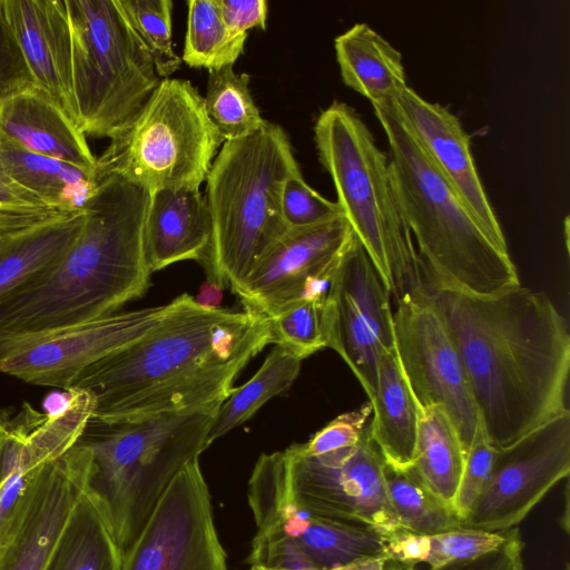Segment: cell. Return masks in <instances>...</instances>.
<instances>
[{
  "instance_id": "1",
  "label": "cell",
  "mask_w": 570,
  "mask_h": 570,
  "mask_svg": "<svg viewBox=\"0 0 570 570\" xmlns=\"http://www.w3.org/2000/svg\"><path fill=\"white\" fill-rule=\"evenodd\" d=\"M419 287L450 331L493 448L568 409L570 334L544 292L520 284L479 295L426 275Z\"/></svg>"
},
{
  "instance_id": "2",
  "label": "cell",
  "mask_w": 570,
  "mask_h": 570,
  "mask_svg": "<svg viewBox=\"0 0 570 570\" xmlns=\"http://www.w3.org/2000/svg\"><path fill=\"white\" fill-rule=\"evenodd\" d=\"M153 331L88 367L72 387L95 400L90 421L178 412L224 402L242 368L268 343L267 317L205 308L183 294Z\"/></svg>"
},
{
  "instance_id": "3",
  "label": "cell",
  "mask_w": 570,
  "mask_h": 570,
  "mask_svg": "<svg viewBox=\"0 0 570 570\" xmlns=\"http://www.w3.org/2000/svg\"><path fill=\"white\" fill-rule=\"evenodd\" d=\"M150 193L116 175L99 178L68 252L0 305V337L56 330L117 313L149 285L142 245Z\"/></svg>"
},
{
  "instance_id": "4",
  "label": "cell",
  "mask_w": 570,
  "mask_h": 570,
  "mask_svg": "<svg viewBox=\"0 0 570 570\" xmlns=\"http://www.w3.org/2000/svg\"><path fill=\"white\" fill-rule=\"evenodd\" d=\"M373 108L387 138L392 188L417 245L421 275L479 295L520 285L508 247L497 244L469 213L404 125L394 101Z\"/></svg>"
},
{
  "instance_id": "5",
  "label": "cell",
  "mask_w": 570,
  "mask_h": 570,
  "mask_svg": "<svg viewBox=\"0 0 570 570\" xmlns=\"http://www.w3.org/2000/svg\"><path fill=\"white\" fill-rule=\"evenodd\" d=\"M223 402L178 412L96 423L83 492L122 554L130 548L175 475L208 446Z\"/></svg>"
},
{
  "instance_id": "6",
  "label": "cell",
  "mask_w": 570,
  "mask_h": 570,
  "mask_svg": "<svg viewBox=\"0 0 570 570\" xmlns=\"http://www.w3.org/2000/svg\"><path fill=\"white\" fill-rule=\"evenodd\" d=\"M287 132L267 121L257 132L224 141L206 178L212 233L202 264L208 281L234 293L288 229L285 181L299 174Z\"/></svg>"
},
{
  "instance_id": "7",
  "label": "cell",
  "mask_w": 570,
  "mask_h": 570,
  "mask_svg": "<svg viewBox=\"0 0 570 570\" xmlns=\"http://www.w3.org/2000/svg\"><path fill=\"white\" fill-rule=\"evenodd\" d=\"M318 159L331 176L336 203L392 296L421 284L419 256L399 212L387 156L348 105L334 101L317 117Z\"/></svg>"
},
{
  "instance_id": "8",
  "label": "cell",
  "mask_w": 570,
  "mask_h": 570,
  "mask_svg": "<svg viewBox=\"0 0 570 570\" xmlns=\"http://www.w3.org/2000/svg\"><path fill=\"white\" fill-rule=\"evenodd\" d=\"M223 144L197 89L188 80L165 78L97 157V179L116 175L150 194L199 189Z\"/></svg>"
},
{
  "instance_id": "9",
  "label": "cell",
  "mask_w": 570,
  "mask_h": 570,
  "mask_svg": "<svg viewBox=\"0 0 570 570\" xmlns=\"http://www.w3.org/2000/svg\"><path fill=\"white\" fill-rule=\"evenodd\" d=\"M65 4L80 130L111 139L140 111L161 79L118 0H65Z\"/></svg>"
},
{
  "instance_id": "10",
  "label": "cell",
  "mask_w": 570,
  "mask_h": 570,
  "mask_svg": "<svg viewBox=\"0 0 570 570\" xmlns=\"http://www.w3.org/2000/svg\"><path fill=\"white\" fill-rule=\"evenodd\" d=\"M287 491L307 512L372 527L384 537L401 528L390 502L384 461L368 436L355 445L309 455L299 444L284 451Z\"/></svg>"
},
{
  "instance_id": "11",
  "label": "cell",
  "mask_w": 570,
  "mask_h": 570,
  "mask_svg": "<svg viewBox=\"0 0 570 570\" xmlns=\"http://www.w3.org/2000/svg\"><path fill=\"white\" fill-rule=\"evenodd\" d=\"M168 304L26 335L0 337V372L26 383L69 390L91 365L140 340L166 317Z\"/></svg>"
},
{
  "instance_id": "12",
  "label": "cell",
  "mask_w": 570,
  "mask_h": 570,
  "mask_svg": "<svg viewBox=\"0 0 570 570\" xmlns=\"http://www.w3.org/2000/svg\"><path fill=\"white\" fill-rule=\"evenodd\" d=\"M393 325L396 353L417 405L442 406L468 453L480 421L479 412L461 356L441 314L417 286L396 298Z\"/></svg>"
},
{
  "instance_id": "13",
  "label": "cell",
  "mask_w": 570,
  "mask_h": 570,
  "mask_svg": "<svg viewBox=\"0 0 570 570\" xmlns=\"http://www.w3.org/2000/svg\"><path fill=\"white\" fill-rule=\"evenodd\" d=\"M570 472V411L564 410L511 444L497 449L490 476L461 528H515Z\"/></svg>"
},
{
  "instance_id": "14",
  "label": "cell",
  "mask_w": 570,
  "mask_h": 570,
  "mask_svg": "<svg viewBox=\"0 0 570 570\" xmlns=\"http://www.w3.org/2000/svg\"><path fill=\"white\" fill-rule=\"evenodd\" d=\"M121 570H228L198 458L166 488L124 554Z\"/></svg>"
},
{
  "instance_id": "15",
  "label": "cell",
  "mask_w": 570,
  "mask_h": 570,
  "mask_svg": "<svg viewBox=\"0 0 570 570\" xmlns=\"http://www.w3.org/2000/svg\"><path fill=\"white\" fill-rule=\"evenodd\" d=\"M391 293L354 235L323 304L326 347L348 365L371 399L381 355L394 346Z\"/></svg>"
},
{
  "instance_id": "16",
  "label": "cell",
  "mask_w": 570,
  "mask_h": 570,
  "mask_svg": "<svg viewBox=\"0 0 570 570\" xmlns=\"http://www.w3.org/2000/svg\"><path fill=\"white\" fill-rule=\"evenodd\" d=\"M353 237L344 215L288 228L235 294L245 308L265 317L298 299L324 302Z\"/></svg>"
},
{
  "instance_id": "17",
  "label": "cell",
  "mask_w": 570,
  "mask_h": 570,
  "mask_svg": "<svg viewBox=\"0 0 570 570\" xmlns=\"http://www.w3.org/2000/svg\"><path fill=\"white\" fill-rule=\"evenodd\" d=\"M90 452L79 441L30 475L0 544V570H42L73 505L83 492Z\"/></svg>"
},
{
  "instance_id": "18",
  "label": "cell",
  "mask_w": 570,
  "mask_h": 570,
  "mask_svg": "<svg viewBox=\"0 0 570 570\" xmlns=\"http://www.w3.org/2000/svg\"><path fill=\"white\" fill-rule=\"evenodd\" d=\"M397 114L439 173L484 232L508 247L504 234L476 171L470 136L446 107L406 87L394 100Z\"/></svg>"
},
{
  "instance_id": "19",
  "label": "cell",
  "mask_w": 570,
  "mask_h": 570,
  "mask_svg": "<svg viewBox=\"0 0 570 570\" xmlns=\"http://www.w3.org/2000/svg\"><path fill=\"white\" fill-rule=\"evenodd\" d=\"M0 6L36 87L80 130L65 0H0Z\"/></svg>"
},
{
  "instance_id": "20",
  "label": "cell",
  "mask_w": 570,
  "mask_h": 570,
  "mask_svg": "<svg viewBox=\"0 0 570 570\" xmlns=\"http://www.w3.org/2000/svg\"><path fill=\"white\" fill-rule=\"evenodd\" d=\"M210 233L209 212L199 189L167 188L151 193L142 232L150 274L181 261L202 262Z\"/></svg>"
},
{
  "instance_id": "21",
  "label": "cell",
  "mask_w": 570,
  "mask_h": 570,
  "mask_svg": "<svg viewBox=\"0 0 570 570\" xmlns=\"http://www.w3.org/2000/svg\"><path fill=\"white\" fill-rule=\"evenodd\" d=\"M272 554L288 570H331L364 558L386 559V537L372 527L307 512L272 544Z\"/></svg>"
},
{
  "instance_id": "22",
  "label": "cell",
  "mask_w": 570,
  "mask_h": 570,
  "mask_svg": "<svg viewBox=\"0 0 570 570\" xmlns=\"http://www.w3.org/2000/svg\"><path fill=\"white\" fill-rule=\"evenodd\" d=\"M94 410L95 400L88 391H62L45 415L31 413L30 424L6 428L0 462L29 473L60 458L81 440Z\"/></svg>"
},
{
  "instance_id": "23",
  "label": "cell",
  "mask_w": 570,
  "mask_h": 570,
  "mask_svg": "<svg viewBox=\"0 0 570 570\" xmlns=\"http://www.w3.org/2000/svg\"><path fill=\"white\" fill-rule=\"evenodd\" d=\"M0 131L33 153L97 175L86 135L37 87L0 101Z\"/></svg>"
},
{
  "instance_id": "24",
  "label": "cell",
  "mask_w": 570,
  "mask_h": 570,
  "mask_svg": "<svg viewBox=\"0 0 570 570\" xmlns=\"http://www.w3.org/2000/svg\"><path fill=\"white\" fill-rule=\"evenodd\" d=\"M368 402V436L389 466L406 471L413 465L419 406L403 373L396 348L383 352L377 364L375 392Z\"/></svg>"
},
{
  "instance_id": "25",
  "label": "cell",
  "mask_w": 570,
  "mask_h": 570,
  "mask_svg": "<svg viewBox=\"0 0 570 570\" xmlns=\"http://www.w3.org/2000/svg\"><path fill=\"white\" fill-rule=\"evenodd\" d=\"M85 212L70 213L0 237V305L52 267L75 244Z\"/></svg>"
},
{
  "instance_id": "26",
  "label": "cell",
  "mask_w": 570,
  "mask_h": 570,
  "mask_svg": "<svg viewBox=\"0 0 570 570\" xmlns=\"http://www.w3.org/2000/svg\"><path fill=\"white\" fill-rule=\"evenodd\" d=\"M343 82L372 105L394 101L407 87L402 55L366 23H355L334 40Z\"/></svg>"
},
{
  "instance_id": "27",
  "label": "cell",
  "mask_w": 570,
  "mask_h": 570,
  "mask_svg": "<svg viewBox=\"0 0 570 570\" xmlns=\"http://www.w3.org/2000/svg\"><path fill=\"white\" fill-rule=\"evenodd\" d=\"M0 170L48 206L69 213L82 210L99 185L96 174L33 153L1 131Z\"/></svg>"
},
{
  "instance_id": "28",
  "label": "cell",
  "mask_w": 570,
  "mask_h": 570,
  "mask_svg": "<svg viewBox=\"0 0 570 570\" xmlns=\"http://www.w3.org/2000/svg\"><path fill=\"white\" fill-rule=\"evenodd\" d=\"M465 458L461 438L448 412L439 405L419 406L414 461L409 470L452 508Z\"/></svg>"
},
{
  "instance_id": "29",
  "label": "cell",
  "mask_w": 570,
  "mask_h": 570,
  "mask_svg": "<svg viewBox=\"0 0 570 570\" xmlns=\"http://www.w3.org/2000/svg\"><path fill=\"white\" fill-rule=\"evenodd\" d=\"M122 560L105 520L82 492L42 570H121Z\"/></svg>"
},
{
  "instance_id": "30",
  "label": "cell",
  "mask_w": 570,
  "mask_h": 570,
  "mask_svg": "<svg viewBox=\"0 0 570 570\" xmlns=\"http://www.w3.org/2000/svg\"><path fill=\"white\" fill-rule=\"evenodd\" d=\"M302 360L279 346L267 355L257 373L234 387L219 406L207 444L250 419L268 400L286 391L299 373Z\"/></svg>"
},
{
  "instance_id": "31",
  "label": "cell",
  "mask_w": 570,
  "mask_h": 570,
  "mask_svg": "<svg viewBox=\"0 0 570 570\" xmlns=\"http://www.w3.org/2000/svg\"><path fill=\"white\" fill-rule=\"evenodd\" d=\"M250 76L236 72L234 66L209 71L204 105L224 141L259 131L263 118L249 89Z\"/></svg>"
},
{
  "instance_id": "32",
  "label": "cell",
  "mask_w": 570,
  "mask_h": 570,
  "mask_svg": "<svg viewBox=\"0 0 570 570\" xmlns=\"http://www.w3.org/2000/svg\"><path fill=\"white\" fill-rule=\"evenodd\" d=\"M247 35H236L225 24L216 0L187 1V30L181 61L209 71L234 66Z\"/></svg>"
},
{
  "instance_id": "33",
  "label": "cell",
  "mask_w": 570,
  "mask_h": 570,
  "mask_svg": "<svg viewBox=\"0 0 570 570\" xmlns=\"http://www.w3.org/2000/svg\"><path fill=\"white\" fill-rule=\"evenodd\" d=\"M383 471L387 495L402 529L430 537L461 528L455 510L411 470H395L384 463Z\"/></svg>"
},
{
  "instance_id": "34",
  "label": "cell",
  "mask_w": 570,
  "mask_h": 570,
  "mask_svg": "<svg viewBox=\"0 0 570 570\" xmlns=\"http://www.w3.org/2000/svg\"><path fill=\"white\" fill-rule=\"evenodd\" d=\"M118 3L148 50L159 78H169L183 62L173 43V1L118 0Z\"/></svg>"
},
{
  "instance_id": "35",
  "label": "cell",
  "mask_w": 570,
  "mask_h": 570,
  "mask_svg": "<svg viewBox=\"0 0 570 570\" xmlns=\"http://www.w3.org/2000/svg\"><path fill=\"white\" fill-rule=\"evenodd\" d=\"M323 304L314 299H298L269 315L272 342L302 361L326 347Z\"/></svg>"
},
{
  "instance_id": "36",
  "label": "cell",
  "mask_w": 570,
  "mask_h": 570,
  "mask_svg": "<svg viewBox=\"0 0 570 570\" xmlns=\"http://www.w3.org/2000/svg\"><path fill=\"white\" fill-rule=\"evenodd\" d=\"M505 532L456 528L430 535V552L425 560L429 570L465 562L488 554L504 542Z\"/></svg>"
},
{
  "instance_id": "37",
  "label": "cell",
  "mask_w": 570,
  "mask_h": 570,
  "mask_svg": "<svg viewBox=\"0 0 570 570\" xmlns=\"http://www.w3.org/2000/svg\"><path fill=\"white\" fill-rule=\"evenodd\" d=\"M282 214L287 228L308 227L344 215L336 202L313 189L301 173L291 176L284 184Z\"/></svg>"
},
{
  "instance_id": "38",
  "label": "cell",
  "mask_w": 570,
  "mask_h": 570,
  "mask_svg": "<svg viewBox=\"0 0 570 570\" xmlns=\"http://www.w3.org/2000/svg\"><path fill=\"white\" fill-rule=\"evenodd\" d=\"M497 449L491 445L481 421L466 453L461 482L454 500V510L461 521L482 492L493 466Z\"/></svg>"
},
{
  "instance_id": "39",
  "label": "cell",
  "mask_w": 570,
  "mask_h": 570,
  "mask_svg": "<svg viewBox=\"0 0 570 570\" xmlns=\"http://www.w3.org/2000/svg\"><path fill=\"white\" fill-rule=\"evenodd\" d=\"M371 415V403H364L353 411L336 416L311 440L301 443L299 448L306 454L320 455L353 446L363 439Z\"/></svg>"
},
{
  "instance_id": "40",
  "label": "cell",
  "mask_w": 570,
  "mask_h": 570,
  "mask_svg": "<svg viewBox=\"0 0 570 570\" xmlns=\"http://www.w3.org/2000/svg\"><path fill=\"white\" fill-rule=\"evenodd\" d=\"M36 87L0 6V101Z\"/></svg>"
},
{
  "instance_id": "41",
  "label": "cell",
  "mask_w": 570,
  "mask_h": 570,
  "mask_svg": "<svg viewBox=\"0 0 570 570\" xmlns=\"http://www.w3.org/2000/svg\"><path fill=\"white\" fill-rule=\"evenodd\" d=\"M523 543L519 529L507 531L504 542L497 550L478 559L445 566L438 570H524L522 561ZM383 570H417L416 566L385 560Z\"/></svg>"
},
{
  "instance_id": "42",
  "label": "cell",
  "mask_w": 570,
  "mask_h": 570,
  "mask_svg": "<svg viewBox=\"0 0 570 570\" xmlns=\"http://www.w3.org/2000/svg\"><path fill=\"white\" fill-rule=\"evenodd\" d=\"M227 28L236 35H247V30H265L268 3L265 0H216Z\"/></svg>"
},
{
  "instance_id": "43",
  "label": "cell",
  "mask_w": 570,
  "mask_h": 570,
  "mask_svg": "<svg viewBox=\"0 0 570 570\" xmlns=\"http://www.w3.org/2000/svg\"><path fill=\"white\" fill-rule=\"evenodd\" d=\"M430 552V537L397 529L386 537V560L417 566Z\"/></svg>"
},
{
  "instance_id": "44",
  "label": "cell",
  "mask_w": 570,
  "mask_h": 570,
  "mask_svg": "<svg viewBox=\"0 0 570 570\" xmlns=\"http://www.w3.org/2000/svg\"><path fill=\"white\" fill-rule=\"evenodd\" d=\"M53 208L0 170V213Z\"/></svg>"
},
{
  "instance_id": "45",
  "label": "cell",
  "mask_w": 570,
  "mask_h": 570,
  "mask_svg": "<svg viewBox=\"0 0 570 570\" xmlns=\"http://www.w3.org/2000/svg\"><path fill=\"white\" fill-rule=\"evenodd\" d=\"M69 213L58 209L48 208L39 210H20V212H1L0 213V237L20 230L30 226H35L50 219L67 215Z\"/></svg>"
},
{
  "instance_id": "46",
  "label": "cell",
  "mask_w": 570,
  "mask_h": 570,
  "mask_svg": "<svg viewBox=\"0 0 570 570\" xmlns=\"http://www.w3.org/2000/svg\"><path fill=\"white\" fill-rule=\"evenodd\" d=\"M223 297V288L217 284L207 281L204 283L199 292L197 294V298L195 299L197 304L205 308H219V304Z\"/></svg>"
},
{
  "instance_id": "47",
  "label": "cell",
  "mask_w": 570,
  "mask_h": 570,
  "mask_svg": "<svg viewBox=\"0 0 570 570\" xmlns=\"http://www.w3.org/2000/svg\"><path fill=\"white\" fill-rule=\"evenodd\" d=\"M385 558H364L331 570H383Z\"/></svg>"
},
{
  "instance_id": "48",
  "label": "cell",
  "mask_w": 570,
  "mask_h": 570,
  "mask_svg": "<svg viewBox=\"0 0 570 570\" xmlns=\"http://www.w3.org/2000/svg\"><path fill=\"white\" fill-rule=\"evenodd\" d=\"M249 570H287V569H277V568H269V567H264V566L252 564Z\"/></svg>"
},
{
  "instance_id": "49",
  "label": "cell",
  "mask_w": 570,
  "mask_h": 570,
  "mask_svg": "<svg viewBox=\"0 0 570 570\" xmlns=\"http://www.w3.org/2000/svg\"><path fill=\"white\" fill-rule=\"evenodd\" d=\"M4 433H6V426L0 423V449H1V444H2V440H3Z\"/></svg>"
}]
</instances>
